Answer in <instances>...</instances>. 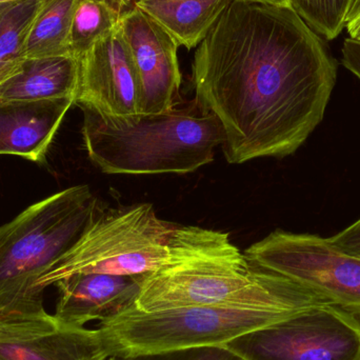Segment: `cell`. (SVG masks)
I'll return each mask as SVG.
<instances>
[{"label": "cell", "instance_id": "obj_1", "mask_svg": "<svg viewBox=\"0 0 360 360\" xmlns=\"http://www.w3.org/2000/svg\"><path fill=\"white\" fill-rule=\"evenodd\" d=\"M338 71L291 8L233 0L195 52V103L221 124L229 164L287 158L323 122Z\"/></svg>", "mask_w": 360, "mask_h": 360}, {"label": "cell", "instance_id": "obj_2", "mask_svg": "<svg viewBox=\"0 0 360 360\" xmlns=\"http://www.w3.org/2000/svg\"><path fill=\"white\" fill-rule=\"evenodd\" d=\"M327 302L294 279L249 262L228 233L176 226L166 260L141 278L139 294L129 308L156 312L240 306L297 314Z\"/></svg>", "mask_w": 360, "mask_h": 360}, {"label": "cell", "instance_id": "obj_3", "mask_svg": "<svg viewBox=\"0 0 360 360\" xmlns=\"http://www.w3.org/2000/svg\"><path fill=\"white\" fill-rule=\"evenodd\" d=\"M101 207L88 186L65 188L0 226V332L57 323L37 283L74 247Z\"/></svg>", "mask_w": 360, "mask_h": 360}, {"label": "cell", "instance_id": "obj_4", "mask_svg": "<svg viewBox=\"0 0 360 360\" xmlns=\"http://www.w3.org/2000/svg\"><path fill=\"white\" fill-rule=\"evenodd\" d=\"M84 147L105 174H186L214 160L224 141L213 114L195 105L158 114L108 117L86 107Z\"/></svg>", "mask_w": 360, "mask_h": 360}, {"label": "cell", "instance_id": "obj_5", "mask_svg": "<svg viewBox=\"0 0 360 360\" xmlns=\"http://www.w3.org/2000/svg\"><path fill=\"white\" fill-rule=\"evenodd\" d=\"M298 314V313H297ZM295 314L240 306H199L141 312L132 308L99 323L110 356L224 347Z\"/></svg>", "mask_w": 360, "mask_h": 360}, {"label": "cell", "instance_id": "obj_6", "mask_svg": "<svg viewBox=\"0 0 360 360\" xmlns=\"http://www.w3.org/2000/svg\"><path fill=\"white\" fill-rule=\"evenodd\" d=\"M175 226L160 219L151 203L101 209L77 243L38 281V291L77 273L143 278L164 264Z\"/></svg>", "mask_w": 360, "mask_h": 360}, {"label": "cell", "instance_id": "obj_7", "mask_svg": "<svg viewBox=\"0 0 360 360\" xmlns=\"http://www.w3.org/2000/svg\"><path fill=\"white\" fill-rule=\"evenodd\" d=\"M249 262L306 285L360 321V258L327 238L276 230L245 250Z\"/></svg>", "mask_w": 360, "mask_h": 360}, {"label": "cell", "instance_id": "obj_8", "mask_svg": "<svg viewBox=\"0 0 360 360\" xmlns=\"http://www.w3.org/2000/svg\"><path fill=\"white\" fill-rule=\"evenodd\" d=\"M243 360H360V321L323 304L224 346Z\"/></svg>", "mask_w": 360, "mask_h": 360}, {"label": "cell", "instance_id": "obj_9", "mask_svg": "<svg viewBox=\"0 0 360 360\" xmlns=\"http://www.w3.org/2000/svg\"><path fill=\"white\" fill-rule=\"evenodd\" d=\"M120 27L136 76L139 113L170 111L176 105L181 86L179 44L135 4L122 12Z\"/></svg>", "mask_w": 360, "mask_h": 360}, {"label": "cell", "instance_id": "obj_10", "mask_svg": "<svg viewBox=\"0 0 360 360\" xmlns=\"http://www.w3.org/2000/svg\"><path fill=\"white\" fill-rule=\"evenodd\" d=\"M79 80L75 105L108 117L139 113V88L130 50L120 31L93 44L78 58Z\"/></svg>", "mask_w": 360, "mask_h": 360}, {"label": "cell", "instance_id": "obj_11", "mask_svg": "<svg viewBox=\"0 0 360 360\" xmlns=\"http://www.w3.org/2000/svg\"><path fill=\"white\" fill-rule=\"evenodd\" d=\"M141 278L99 273H77L57 281L59 290L53 316L68 327L84 328L103 321L132 306Z\"/></svg>", "mask_w": 360, "mask_h": 360}, {"label": "cell", "instance_id": "obj_12", "mask_svg": "<svg viewBox=\"0 0 360 360\" xmlns=\"http://www.w3.org/2000/svg\"><path fill=\"white\" fill-rule=\"evenodd\" d=\"M73 98L0 103V155L44 162Z\"/></svg>", "mask_w": 360, "mask_h": 360}, {"label": "cell", "instance_id": "obj_13", "mask_svg": "<svg viewBox=\"0 0 360 360\" xmlns=\"http://www.w3.org/2000/svg\"><path fill=\"white\" fill-rule=\"evenodd\" d=\"M101 330L51 327L0 332V360H108Z\"/></svg>", "mask_w": 360, "mask_h": 360}, {"label": "cell", "instance_id": "obj_14", "mask_svg": "<svg viewBox=\"0 0 360 360\" xmlns=\"http://www.w3.org/2000/svg\"><path fill=\"white\" fill-rule=\"evenodd\" d=\"M79 63L72 55L27 59L0 82V103L73 98L77 94Z\"/></svg>", "mask_w": 360, "mask_h": 360}, {"label": "cell", "instance_id": "obj_15", "mask_svg": "<svg viewBox=\"0 0 360 360\" xmlns=\"http://www.w3.org/2000/svg\"><path fill=\"white\" fill-rule=\"evenodd\" d=\"M233 0H136L135 6L158 23L179 46L196 48Z\"/></svg>", "mask_w": 360, "mask_h": 360}, {"label": "cell", "instance_id": "obj_16", "mask_svg": "<svg viewBox=\"0 0 360 360\" xmlns=\"http://www.w3.org/2000/svg\"><path fill=\"white\" fill-rule=\"evenodd\" d=\"M77 1L40 0L25 40L23 50L25 60L71 55L70 30Z\"/></svg>", "mask_w": 360, "mask_h": 360}, {"label": "cell", "instance_id": "obj_17", "mask_svg": "<svg viewBox=\"0 0 360 360\" xmlns=\"http://www.w3.org/2000/svg\"><path fill=\"white\" fill-rule=\"evenodd\" d=\"M122 10L112 0H78L70 30V54L79 58L120 25Z\"/></svg>", "mask_w": 360, "mask_h": 360}, {"label": "cell", "instance_id": "obj_18", "mask_svg": "<svg viewBox=\"0 0 360 360\" xmlns=\"http://www.w3.org/2000/svg\"><path fill=\"white\" fill-rule=\"evenodd\" d=\"M39 2L19 0L0 22V82L14 75L25 61V40Z\"/></svg>", "mask_w": 360, "mask_h": 360}, {"label": "cell", "instance_id": "obj_19", "mask_svg": "<svg viewBox=\"0 0 360 360\" xmlns=\"http://www.w3.org/2000/svg\"><path fill=\"white\" fill-rule=\"evenodd\" d=\"M354 4L355 0H290L292 10L327 40L344 31Z\"/></svg>", "mask_w": 360, "mask_h": 360}, {"label": "cell", "instance_id": "obj_20", "mask_svg": "<svg viewBox=\"0 0 360 360\" xmlns=\"http://www.w3.org/2000/svg\"><path fill=\"white\" fill-rule=\"evenodd\" d=\"M108 360H243L224 347L188 349L169 352L117 356L113 355Z\"/></svg>", "mask_w": 360, "mask_h": 360}, {"label": "cell", "instance_id": "obj_21", "mask_svg": "<svg viewBox=\"0 0 360 360\" xmlns=\"http://www.w3.org/2000/svg\"><path fill=\"white\" fill-rule=\"evenodd\" d=\"M327 240L342 253L360 258V218L342 232L327 238Z\"/></svg>", "mask_w": 360, "mask_h": 360}, {"label": "cell", "instance_id": "obj_22", "mask_svg": "<svg viewBox=\"0 0 360 360\" xmlns=\"http://www.w3.org/2000/svg\"><path fill=\"white\" fill-rule=\"evenodd\" d=\"M342 65L360 79V41L347 38L342 49Z\"/></svg>", "mask_w": 360, "mask_h": 360}, {"label": "cell", "instance_id": "obj_23", "mask_svg": "<svg viewBox=\"0 0 360 360\" xmlns=\"http://www.w3.org/2000/svg\"><path fill=\"white\" fill-rule=\"evenodd\" d=\"M346 27L350 38L360 41V12L352 18L349 19Z\"/></svg>", "mask_w": 360, "mask_h": 360}, {"label": "cell", "instance_id": "obj_24", "mask_svg": "<svg viewBox=\"0 0 360 360\" xmlns=\"http://www.w3.org/2000/svg\"><path fill=\"white\" fill-rule=\"evenodd\" d=\"M247 1L270 4V6H289V8H291V6H290V0H247Z\"/></svg>", "mask_w": 360, "mask_h": 360}, {"label": "cell", "instance_id": "obj_25", "mask_svg": "<svg viewBox=\"0 0 360 360\" xmlns=\"http://www.w3.org/2000/svg\"><path fill=\"white\" fill-rule=\"evenodd\" d=\"M19 1V0H18ZM17 1H11V2H2L0 4V22H1L2 18H4V15L10 11V8L16 4Z\"/></svg>", "mask_w": 360, "mask_h": 360}, {"label": "cell", "instance_id": "obj_26", "mask_svg": "<svg viewBox=\"0 0 360 360\" xmlns=\"http://www.w3.org/2000/svg\"><path fill=\"white\" fill-rule=\"evenodd\" d=\"M112 1L115 2V4H117L118 6H120V8H122V10L124 11V8H126L127 6L135 4V1H136V0H112Z\"/></svg>", "mask_w": 360, "mask_h": 360}, {"label": "cell", "instance_id": "obj_27", "mask_svg": "<svg viewBox=\"0 0 360 360\" xmlns=\"http://www.w3.org/2000/svg\"><path fill=\"white\" fill-rule=\"evenodd\" d=\"M360 12V0H355L354 6H353L352 11H351L350 16H349V19L354 17L355 15L359 14ZM348 19V20H349Z\"/></svg>", "mask_w": 360, "mask_h": 360}, {"label": "cell", "instance_id": "obj_28", "mask_svg": "<svg viewBox=\"0 0 360 360\" xmlns=\"http://www.w3.org/2000/svg\"><path fill=\"white\" fill-rule=\"evenodd\" d=\"M11 1H18V0H0V4H2V2H11Z\"/></svg>", "mask_w": 360, "mask_h": 360}]
</instances>
